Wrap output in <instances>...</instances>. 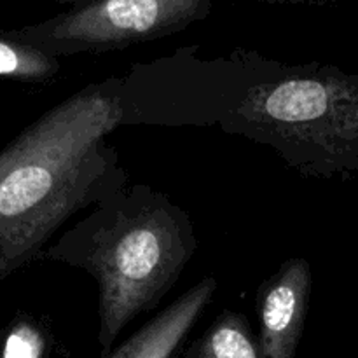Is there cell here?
Masks as SVG:
<instances>
[{
    "instance_id": "cell-1",
    "label": "cell",
    "mask_w": 358,
    "mask_h": 358,
    "mask_svg": "<svg viewBox=\"0 0 358 358\" xmlns=\"http://www.w3.org/2000/svg\"><path fill=\"white\" fill-rule=\"evenodd\" d=\"M124 126H217L268 145L304 177L358 173V73L283 65L259 52L201 59L194 49L122 76Z\"/></svg>"
},
{
    "instance_id": "cell-2",
    "label": "cell",
    "mask_w": 358,
    "mask_h": 358,
    "mask_svg": "<svg viewBox=\"0 0 358 358\" xmlns=\"http://www.w3.org/2000/svg\"><path fill=\"white\" fill-rule=\"evenodd\" d=\"M124 126L122 77L90 83L0 152V280L41 259L70 217L129 185L108 136Z\"/></svg>"
},
{
    "instance_id": "cell-3",
    "label": "cell",
    "mask_w": 358,
    "mask_h": 358,
    "mask_svg": "<svg viewBox=\"0 0 358 358\" xmlns=\"http://www.w3.org/2000/svg\"><path fill=\"white\" fill-rule=\"evenodd\" d=\"M198 250L194 222L170 196L129 184L93 206L41 259L83 269L98 287V345L112 350L138 315L156 310Z\"/></svg>"
},
{
    "instance_id": "cell-4",
    "label": "cell",
    "mask_w": 358,
    "mask_h": 358,
    "mask_svg": "<svg viewBox=\"0 0 358 358\" xmlns=\"http://www.w3.org/2000/svg\"><path fill=\"white\" fill-rule=\"evenodd\" d=\"M213 0H100L20 34L49 56L103 55L178 34L205 20Z\"/></svg>"
},
{
    "instance_id": "cell-5",
    "label": "cell",
    "mask_w": 358,
    "mask_h": 358,
    "mask_svg": "<svg viewBox=\"0 0 358 358\" xmlns=\"http://www.w3.org/2000/svg\"><path fill=\"white\" fill-rule=\"evenodd\" d=\"M310 261L290 257L269 276L255 294L259 318V346L264 358H294L310 311Z\"/></svg>"
},
{
    "instance_id": "cell-6",
    "label": "cell",
    "mask_w": 358,
    "mask_h": 358,
    "mask_svg": "<svg viewBox=\"0 0 358 358\" xmlns=\"http://www.w3.org/2000/svg\"><path fill=\"white\" fill-rule=\"evenodd\" d=\"M217 280L205 276L154 315L122 345L98 358H173L212 304Z\"/></svg>"
},
{
    "instance_id": "cell-7",
    "label": "cell",
    "mask_w": 358,
    "mask_h": 358,
    "mask_svg": "<svg viewBox=\"0 0 358 358\" xmlns=\"http://www.w3.org/2000/svg\"><path fill=\"white\" fill-rule=\"evenodd\" d=\"M185 358H264L243 313L226 310L189 346Z\"/></svg>"
},
{
    "instance_id": "cell-8",
    "label": "cell",
    "mask_w": 358,
    "mask_h": 358,
    "mask_svg": "<svg viewBox=\"0 0 358 358\" xmlns=\"http://www.w3.org/2000/svg\"><path fill=\"white\" fill-rule=\"evenodd\" d=\"M59 62L28 44L0 41V76L21 80H45L56 76Z\"/></svg>"
},
{
    "instance_id": "cell-9",
    "label": "cell",
    "mask_w": 358,
    "mask_h": 358,
    "mask_svg": "<svg viewBox=\"0 0 358 358\" xmlns=\"http://www.w3.org/2000/svg\"><path fill=\"white\" fill-rule=\"evenodd\" d=\"M44 348L42 332L30 322H21L7 336L2 358H42Z\"/></svg>"
},
{
    "instance_id": "cell-10",
    "label": "cell",
    "mask_w": 358,
    "mask_h": 358,
    "mask_svg": "<svg viewBox=\"0 0 358 358\" xmlns=\"http://www.w3.org/2000/svg\"><path fill=\"white\" fill-rule=\"evenodd\" d=\"M56 2L70 6L72 9H80V7H87V6H91V3L100 2V0H56Z\"/></svg>"
}]
</instances>
